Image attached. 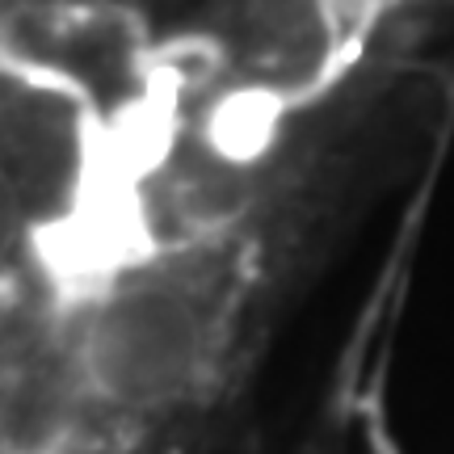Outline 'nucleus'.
Listing matches in <instances>:
<instances>
[{
    "label": "nucleus",
    "instance_id": "f03ea898",
    "mask_svg": "<svg viewBox=\"0 0 454 454\" xmlns=\"http://www.w3.org/2000/svg\"><path fill=\"white\" fill-rule=\"evenodd\" d=\"M17 236H21V207H17L13 185H9L4 168H0V265L17 248Z\"/></svg>",
    "mask_w": 454,
    "mask_h": 454
},
{
    "label": "nucleus",
    "instance_id": "f257e3e1",
    "mask_svg": "<svg viewBox=\"0 0 454 454\" xmlns=\"http://www.w3.org/2000/svg\"><path fill=\"white\" fill-rule=\"evenodd\" d=\"M207 354V294L164 270H144L110 286L81 345L89 387L122 412H156L181 400L202 379Z\"/></svg>",
    "mask_w": 454,
    "mask_h": 454
}]
</instances>
